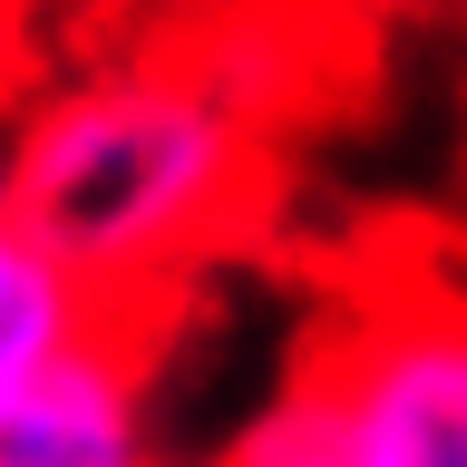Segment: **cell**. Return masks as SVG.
I'll return each instance as SVG.
<instances>
[{
	"label": "cell",
	"instance_id": "obj_5",
	"mask_svg": "<svg viewBox=\"0 0 467 467\" xmlns=\"http://www.w3.org/2000/svg\"><path fill=\"white\" fill-rule=\"evenodd\" d=\"M20 10H39V0H20Z\"/></svg>",
	"mask_w": 467,
	"mask_h": 467
},
{
	"label": "cell",
	"instance_id": "obj_3",
	"mask_svg": "<svg viewBox=\"0 0 467 467\" xmlns=\"http://www.w3.org/2000/svg\"><path fill=\"white\" fill-rule=\"evenodd\" d=\"M0 467H166L156 379L127 321L0 379Z\"/></svg>",
	"mask_w": 467,
	"mask_h": 467
},
{
	"label": "cell",
	"instance_id": "obj_1",
	"mask_svg": "<svg viewBox=\"0 0 467 467\" xmlns=\"http://www.w3.org/2000/svg\"><path fill=\"white\" fill-rule=\"evenodd\" d=\"M273 108L283 68L234 49V29L108 49L0 127V195L117 321H137L254 234Z\"/></svg>",
	"mask_w": 467,
	"mask_h": 467
},
{
	"label": "cell",
	"instance_id": "obj_4",
	"mask_svg": "<svg viewBox=\"0 0 467 467\" xmlns=\"http://www.w3.org/2000/svg\"><path fill=\"white\" fill-rule=\"evenodd\" d=\"M10 29H20V0H0V58H10Z\"/></svg>",
	"mask_w": 467,
	"mask_h": 467
},
{
	"label": "cell",
	"instance_id": "obj_2",
	"mask_svg": "<svg viewBox=\"0 0 467 467\" xmlns=\"http://www.w3.org/2000/svg\"><path fill=\"white\" fill-rule=\"evenodd\" d=\"M224 467H467V283L370 273Z\"/></svg>",
	"mask_w": 467,
	"mask_h": 467
}]
</instances>
